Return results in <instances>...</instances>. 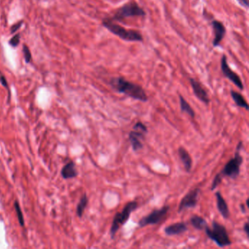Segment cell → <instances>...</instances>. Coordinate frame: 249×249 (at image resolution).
<instances>
[{"label": "cell", "mask_w": 249, "mask_h": 249, "mask_svg": "<svg viewBox=\"0 0 249 249\" xmlns=\"http://www.w3.org/2000/svg\"><path fill=\"white\" fill-rule=\"evenodd\" d=\"M108 83L116 92L124 94L127 97L143 103L148 100V95L141 85L129 81L123 77H111Z\"/></svg>", "instance_id": "6da1fadb"}, {"label": "cell", "mask_w": 249, "mask_h": 249, "mask_svg": "<svg viewBox=\"0 0 249 249\" xmlns=\"http://www.w3.org/2000/svg\"><path fill=\"white\" fill-rule=\"evenodd\" d=\"M102 25L104 27L113 34L114 35L118 37L124 41L128 42H142L143 37L139 31L134 29H128L123 27L122 26L116 24L115 21H112L108 18H104L102 21Z\"/></svg>", "instance_id": "7a4b0ae2"}, {"label": "cell", "mask_w": 249, "mask_h": 249, "mask_svg": "<svg viewBox=\"0 0 249 249\" xmlns=\"http://www.w3.org/2000/svg\"><path fill=\"white\" fill-rule=\"evenodd\" d=\"M204 229L208 238L215 242L220 248H224L232 245V241L228 234L227 230L223 224L213 220L212 221V229L208 227L207 225Z\"/></svg>", "instance_id": "3957f363"}, {"label": "cell", "mask_w": 249, "mask_h": 249, "mask_svg": "<svg viewBox=\"0 0 249 249\" xmlns=\"http://www.w3.org/2000/svg\"><path fill=\"white\" fill-rule=\"evenodd\" d=\"M146 13L136 2L130 1L118 8L111 17H108L112 21H122L129 17H144Z\"/></svg>", "instance_id": "277c9868"}, {"label": "cell", "mask_w": 249, "mask_h": 249, "mask_svg": "<svg viewBox=\"0 0 249 249\" xmlns=\"http://www.w3.org/2000/svg\"><path fill=\"white\" fill-rule=\"evenodd\" d=\"M243 148L242 141L237 145L234 156L224 165L223 170L219 173L222 177H228L232 179H236L240 173V167L243 162V157L240 155V151Z\"/></svg>", "instance_id": "5b68a950"}, {"label": "cell", "mask_w": 249, "mask_h": 249, "mask_svg": "<svg viewBox=\"0 0 249 249\" xmlns=\"http://www.w3.org/2000/svg\"><path fill=\"white\" fill-rule=\"evenodd\" d=\"M138 208V203L137 202H129L124 206V209L122 210L121 212L115 214L113 222H112L111 229H110V234H111L112 239H114L118 230L128 221L129 218H130V216H131V213L134 211H136Z\"/></svg>", "instance_id": "8992f818"}, {"label": "cell", "mask_w": 249, "mask_h": 249, "mask_svg": "<svg viewBox=\"0 0 249 249\" xmlns=\"http://www.w3.org/2000/svg\"><path fill=\"white\" fill-rule=\"evenodd\" d=\"M170 206L164 205L160 209H154L148 215L141 218L138 221L140 227H144L148 225H155L163 221L168 213Z\"/></svg>", "instance_id": "52a82bcc"}, {"label": "cell", "mask_w": 249, "mask_h": 249, "mask_svg": "<svg viewBox=\"0 0 249 249\" xmlns=\"http://www.w3.org/2000/svg\"><path fill=\"white\" fill-rule=\"evenodd\" d=\"M221 69L224 77L229 80L232 83H233L240 90H243L244 85L242 82V80L240 79V76L236 72H234L229 66L227 56H226V54H223V56L221 57Z\"/></svg>", "instance_id": "ba28073f"}, {"label": "cell", "mask_w": 249, "mask_h": 249, "mask_svg": "<svg viewBox=\"0 0 249 249\" xmlns=\"http://www.w3.org/2000/svg\"><path fill=\"white\" fill-rule=\"evenodd\" d=\"M200 191L201 190L199 188H195L192 190L189 191L181 200L178 209H177V213H181L189 208H195L197 205Z\"/></svg>", "instance_id": "9c48e42d"}, {"label": "cell", "mask_w": 249, "mask_h": 249, "mask_svg": "<svg viewBox=\"0 0 249 249\" xmlns=\"http://www.w3.org/2000/svg\"><path fill=\"white\" fill-rule=\"evenodd\" d=\"M189 82H190L191 86L192 88L193 92L194 94L195 97L199 100H200L202 103H205L206 105H208L211 102V99H210L207 91L205 90V88L202 85V83L199 81H198L197 80L192 78V77L189 78Z\"/></svg>", "instance_id": "30bf717a"}, {"label": "cell", "mask_w": 249, "mask_h": 249, "mask_svg": "<svg viewBox=\"0 0 249 249\" xmlns=\"http://www.w3.org/2000/svg\"><path fill=\"white\" fill-rule=\"evenodd\" d=\"M211 26L213 27L214 38L213 40V46L214 48L219 46L223 39L225 37L226 30L225 26L221 21L213 19L211 21Z\"/></svg>", "instance_id": "8fae6325"}, {"label": "cell", "mask_w": 249, "mask_h": 249, "mask_svg": "<svg viewBox=\"0 0 249 249\" xmlns=\"http://www.w3.org/2000/svg\"><path fill=\"white\" fill-rule=\"evenodd\" d=\"M145 139V134L143 132L134 130L129 132V140L132 145V149L134 151H138L143 148V144L142 143L141 140Z\"/></svg>", "instance_id": "7c38bea8"}, {"label": "cell", "mask_w": 249, "mask_h": 249, "mask_svg": "<svg viewBox=\"0 0 249 249\" xmlns=\"http://www.w3.org/2000/svg\"><path fill=\"white\" fill-rule=\"evenodd\" d=\"M215 195L216 197V205H217L218 212L224 219H228L230 216V211L229 209L227 203H226V200L224 199L220 191H216Z\"/></svg>", "instance_id": "4fadbf2b"}, {"label": "cell", "mask_w": 249, "mask_h": 249, "mask_svg": "<svg viewBox=\"0 0 249 249\" xmlns=\"http://www.w3.org/2000/svg\"><path fill=\"white\" fill-rule=\"evenodd\" d=\"M188 230V226L185 222H177L170 224L164 228V233L168 236H173L181 234Z\"/></svg>", "instance_id": "5bb4252c"}, {"label": "cell", "mask_w": 249, "mask_h": 249, "mask_svg": "<svg viewBox=\"0 0 249 249\" xmlns=\"http://www.w3.org/2000/svg\"><path fill=\"white\" fill-rule=\"evenodd\" d=\"M177 153H178L179 158H180L181 161L183 163L186 172L189 173L191 171V169H192V158L191 157L190 154H189V152L186 151V149L183 148V147H179L178 149H177Z\"/></svg>", "instance_id": "9a60e30c"}, {"label": "cell", "mask_w": 249, "mask_h": 249, "mask_svg": "<svg viewBox=\"0 0 249 249\" xmlns=\"http://www.w3.org/2000/svg\"><path fill=\"white\" fill-rule=\"evenodd\" d=\"M77 171L75 168V164L73 162H70L64 165L62 170V176L64 179H71L77 177Z\"/></svg>", "instance_id": "2e32d148"}, {"label": "cell", "mask_w": 249, "mask_h": 249, "mask_svg": "<svg viewBox=\"0 0 249 249\" xmlns=\"http://www.w3.org/2000/svg\"><path fill=\"white\" fill-rule=\"evenodd\" d=\"M230 94H231L232 99H233V101L236 104L237 106H238L239 107L244 108L246 111H248V104L241 94L238 92V91L231 90L230 91Z\"/></svg>", "instance_id": "e0dca14e"}, {"label": "cell", "mask_w": 249, "mask_h": 249, "mask_svg": "<svg viewBox=\"0 0 249 249\" xmlns=\"http://www.w3.org/2000/svg\"><path fill=\"white\" fill-rule=\"evenodd\" d=\"M189 221H190V223L193 227L196 229L199 230V231L204 229L205 226L208 225L207 221L205 218L198 215H193L190 218Z\"/></svg>", "instance_id": "ac0fdd59"}, {"label": "cell", "mask_w": 249, "mask_h": 249, "mask_svg": "<svg viewBox=\"0 0 249 249\" xmlns=\"http://www.w3.org/2000/svg\"><path fill=\"white\" fill-rule=\"evenodd\" d=\"M179 102H180L181 110L183 113H187L188 115L190 116L191 118H195V112L191 107V106L189 105V103L186 100L185 98L182 95L179 94Z\"/></svg>", "instance_id": "d6986e66"}, {"label": "cell", "mask_w": 249, "mask_h": 249, "mask_svg": "<svg viewBox=\"0 0 249 249\" xmlns=\"http://www.w3.org/2000/svg\"><path fill=\"white\" fill-rule=\"evenodd\" d=\"M88 203H89V199H88L86 194H84L82 196L81 200H80L77 205L76 213L78 217L81 218L83 216L85 208H86V206L88 205Z\"/></svg>", "instance_id": "ffe728a7"}, {"label": "cell", "mask_w": 249, "mask_h": 249, "mask_svg": "<svg viewBox=\"0 0 249 249\" xmlns=\"http://www.w3.org/2000/svg\"><path fill=\"white\" fill-rule=\"evenodd\" d=\"M14 208H15V212H16V214H17V217H18V222H19L20 225H21V226H24V216H23V214H22L21 207H20V205H19V203H18V201H15V203H14Z\"/></svg>", "instance_id": "44dd1931"}, {"label": "cell", "mask_w": 249, "mask_h": 249, "mask_svg": "<svg viewBox=\"0 0 249 249\" xmlns=\"http://www.w3.org/2000/svg\"><path fill=\"white\" fill-rule=\"evenodd\" d=\"M22 50H23L24 60H25L26 63L28 64V63H30L32 62V56L31 51H30V49L27 46H26V45L24 44L23 46Z\"/></svg>", "instance_id": "7402d4cb"}, {"label": "cell", "mask_w": 249, "mask_h": 249, "mask_svg": "<svg viewBox=\"0 0 249 249\" xmlns=\"http://www.w3.org/2000/svg\"><path fill=\"white\" fill-rule=\"evenodd\" d=\"M222 178H223V177L221 176V174H220L219 173H218V174L216 175V176L214 177L213 182H212V184H211V191L215 190L216 188H217L218 186L221 184L222 182Z\"/></svg>", "instance_id": "603a6c76"}, {"label": "cell", "mask_w": 249, "mask_h": 249, "mask_svg": "<svg viewBox=\"0 0 249 249\" xmlns=\"http://www.w3.org/2000/svg\"><path fill=\"white\" fill-rule=\"evenodd\" d=\"M133 129L138 130V131L143 132L144 134L148 133V128H147V126L145 125L143 123H142L141 121L137 122L133 126Z\"/></svg>", "instance_id": "cb8c5ba5"}, {"label": "cell", "mask_w": 249, "mask_h": 249, "mask_svg": "<svg viewBox=\"0 0 249 249\" xmlns=\"http://www.w3.org/2000/svg\"><path fill=\"white\" fill-rule=\"evenodd\" d=\"M20 40H21L20 34H16L9 40V45L13 48H16L20 43Z\"/></svg>", "instance_id": "d4e9b609"}, {"label": "cell", "mask_w": 249, "mask_h": 249, "mask_svg": "<svg viewBox=\"0 0 249 249\" xmlns=\"http://www.w3.org/2000/svg\"><path fill=\"white\" fill-rule=\"evenodd\" d=\"M0 83L3 85L4 87L8 91V93H9V99H10V96H11V93H10V89H9V85H8L7 81L6 80L5 75H4L2 73L1 71H0Z\"/></svg>", "instance_id": "484cf974"}, {"label": "cell", "mask_w": 249, "mask_h": 249, "mask_svg": "<svg viewBox=\"0 0 249 249\" xmlns=\"http://www.w3.org/2000/svg\"><path fill=\"white\" fill-rule=\"evenodd\" d=\"M23 23H24L23 20H21V21H19L18 22H17L16 24H14V25L12 26L11 28V34L15 33V32H17L18 29H20V28H21L22 25H23Z\"/></svg>", "instance_id": "4316f807"}, {"label": "cell", "mask_w": 249, "mask_h": 249, "mask_svg": "<svg viewBox=\"0 0 249 249\" xmlns=\"http://www.w3.org/2000/svg\"><path fill=\"white\" fill-rule=\"evenodd\" d=\"M243 231L246 233L247 238H249V224L248 221H246L243 226Z\"/></svg>", "instance_id": "83f0119b"}, {"label": "cell", "mask_w": 249, "mask_h": 249, "mask_svg": "<svg viewBox=\"0 0 249 249\" xmlns=\"http://www.w3.org/2000/svg\"><path fill=\"white\" fill-rule=\"evenodd\" d=\"M240 4V5L244 7H248V0H236Z\"/></svg>", "instance_id": "f1b7e54d"}, {"label": "cell", "mask_w": 249, "mask_h": 249, "mask_svg": "<svg viewBox=\"0 0 249 249\" xmlns=\"http://www.w3.org/2000/svg\"><path fill=\"white\" fill-rule=\"evenodd\" d=\"M240 210H241L242 213H246V212H247L246 209H247V208H246V207H245L244 204H242V203L240 204Z\"/></svg>", "instance_id": "f546056e"}, {"label": "cell", "mask_w": 249, "mask_h": 249, "mask_svg": "<svg viewBox=\"0 0 249 249\" xmlns=\"http://www.w3.org/2000/svg\"><path fill=\"white\" fill-rule=\"evenodd\" d=\"M246 206H247V208H248V198H247V199H246Z\"/></svg>", "instance_id": "4dcf8cb0"}]
</instances>
